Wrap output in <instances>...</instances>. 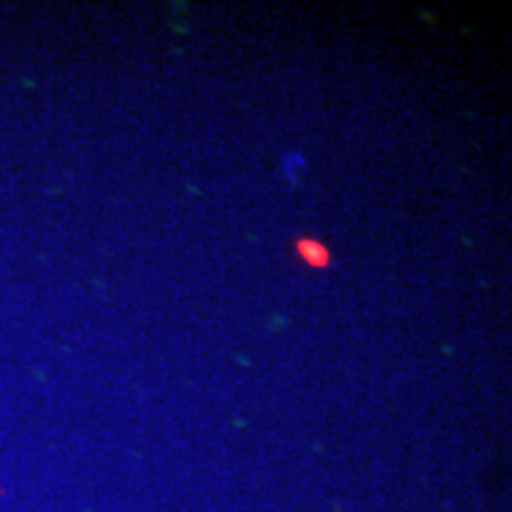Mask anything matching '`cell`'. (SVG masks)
I'll return each instance as SVG.
<instances>
[{
    "label": "cell",
    "instance_id": "6da1fadb",
    "mask_svg": "<svg viewBox=\"0 0 512 512\" xmlns=\"http://www.w3.org/2000/svg\"><path fill=\"white\" fill-rule=\"evenodd\" d=\"M294 252H297L302 264L316 268V271H323L332 264V252L318 238H299L294 242Z\"/></svg>",
    "mask_w": 512,
    "mask_h": 512
},
{
    "label": "cell",
    "instance_id": "7a4b0ae2",
    "mask_svg": "<svg viewBox=\"0 0 512 512\" xmlns=\"http://www.w3.org/2000/svg\"><path fill=\"white\" fill-rule=\"evenodd\" d=\"M306 171V157L299 150L287 152L283 157V174L290 183H299V178Z\"/></svg>",
    "mask_w": 512,
    "mask_h": 512
}]
</instances>
